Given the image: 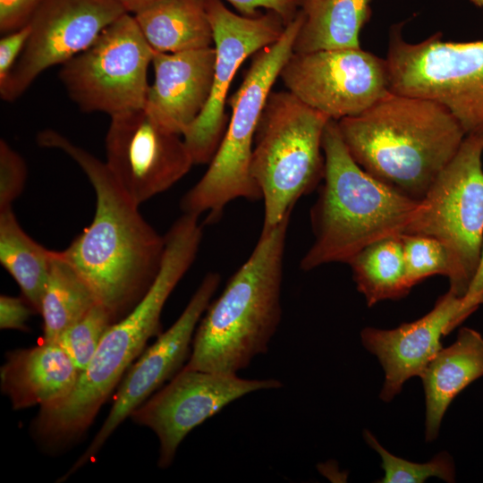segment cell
Segmentation results:
<instances>
[{
    "instance_id": "cell-1",
    "label": "cell",
    "mask_w": 483,
    "mask_h": 483,
    "mask_svg": "<svg viewBox=\"0 0 483 483\" xmlns=\"http://www.w3.org/2000/svg\"><path fill=\"white\" fill-rule=\"evenodd\" d=\"M41 147L62 150L84 172L96 195L91 224L61 250L116 321L128 314L156 279L165 250L160 235L141 216L106 162L47 129Z\"/></svg>"
},
{
    "instance_id": "cell-2",
    "label": "cell",
    "mask_w": 483,
    "mask_h": 483,
    "mask_svg": "<svg viewBox=\"0 0 483 483\" xmlns=\"http://www.w3.org/2000/svg\"><path fill=\"white\" fill-rule=\"evenodd\" d=\"M200 243V235L190 227L174 225L168 230L161 266L148 290L128 314L111 325L71 393L40 407L33 422L40 441L65 444L91 425L147 342L160 335L165 304L194 262Z\"/></svg>"
},
{
    "instance_id": "cell-3",
    "label": "cell",
    "mask_w": 483,
    "mask_h": 483,
    "mask_svg": "<svg viewBox=\"0 0 483 483\" xmlns=\"http://www.w3.org/2000/svg\"><path fill=\"white\" fill-rule=\"evenodd\" d=\"M336 123L347 150L364 171L416 200L466 137L444 106L391 91L362 113Z\"/></svg>"
},
{
    "instance_id": "cell-4",
    "label": "cell",
    "mask_w": 483,
    "mask_h": 483,
    "mask_svg": "<svg viewBox=\"0 0 483 483\" xmlns=\"http://www.w3.org/2000/svg\"><path fill=\"white\" fill-rule=\"evenodd\" d=\"M291 215L262 230L249 258L201 317L186 367L237 374L267 352L279 326L286 233Z\"/></svg>"
},
{
    "instance_id": "cell-5",
    "label": "cell",
    "mask_w": 483,
    "mask_h": 483,
    "mask_svg": "<svg viewBox=\"0 0 483 483\" xmlns=\"http://www.w3.org/2000/svg\"><path fill=\"white\" fill-rule=\"evenodd\" d=\"M322 148L325 173L310 210L314 242L301 260L304 271L348 264L369 244L402 234L419 202L364 171L347 150L336 121L327 122Z\"/></svg>"
},
{
    "instance_id": "cell-6",
    "label": "cell",
    "mask_w": 483,
    "mask_h": 483,
    "mask_svg": "<svg viewBox=\"0 0 483 483\" xmlns=\"http://www.w3.org/2000/svg\"><path fill=\"white\" fill-rule=\"evenodd\" d=\"M302 21L299 10L280 38L256 53L242 83L229 99L232 115L207 172L182 199L183 213L199 216L208 213L206 222L212 224L231 201L262 199L250 174L255 133L272 87L293 53Z\"/></svg>"
},
{
    "instance_id": "cell-7",
    "label": "cell",
    "mask_w": 483,
    "mask_h": 483,
    "mask_svg": "<svg viewBox=\"0 0 483 483\" xmlns=\"http://www.w3.org/2000/svg\"><path fill=\"white\" fill-rule=\"evenodd\" d=\"M330 119L290 91H271L254 138L250 174L264 200L262 230L292 214L323 180V134Z\"/></svg>"
},
{
    "instance_id": "cell-8",
    "label": "cell",
    "mask_w": 483,
    "mask_h": 483,
    "mask_svg": "<svg viewBox=\"0 0 483 483\" xmlns=\"http://www.w3.org/2000/svg\"><path fill=\"white\" fill-rule=\"evenodd\" d=\"M402 23L391 27L386 62L389 91L444 106L466 135L483 137V39L455 42L436 32L407 41Z\"/></svg>"
},
{
    "instance_id": "cell-9",
    "label": "cell",
    "mask_w": 483,
    "mask_h": 483,
    "mask_svg": "<svg viewBox=\"0 0 483 483\" xmlns=\"http://www.w3.org/2000/svg\"><path fill=\"white\" fill-rule=\"evenodd\" d=\"M403 233L430 236L446 247L452 263L449 291L463 297L483 244V137L466 135Z\"/></svg>"
},
{
    "instance_id": "cell-10",
    "label": "cell",
    "mask_w": 483,
    "mask_h": 483,
    "mask_svg": "<svg viewBox=\"0 0 483 483\" xmlns=\"http://www.w3.org/2000/svg\"><path fill=\"white\" fill-rule=\"evenodd\" d=\"M154 54L133 15L125 13L62 64L58 76L80 111L111 116L145 106Z\"/></svg>"
},
{
    "instance_id": "cell-11",
    "label": "cell",
    "mask_w": 483,
    "mask_h": 483,
    "mask_svg": "<svg viewBox=\"0 0 483 483\" xmlns=\"http://www.w3.org/2000/svg\"><path fill=\"white\" fill-rule=\"evenodd\" d=\"M279 77L288 91L334 121L362 113L389 92L386 59L361 47L292 53Z\"/></svg>"
},
{
    "instance_id": "cell-12",
    "label": "cell",
    "mask_w": 483,
    "mask_h": 483,
    "mask_svg": "<svg viewBox=\"0 0 483 483\" xmlns=\"http://www.w3.org/2000/svg\"><path fill=\"white\" fill-rule=\"evenodd\" d=\"M216 51L213 86L199 115L182 134L194 164H209L227 127L225 105L230 84L243 61L276 42L285 29L272 11L244 16L228 9L221 0H207Z\"/></svg>"
},
{
    "instance_id": "cell-13",
    "label": "cell",
    "mask_w": 483,
    "mask_h": 483,
    "mask_svg": "<svg viewBox=\"0 0 483 483\" xmlns=\"http://www.w3.org/2000/svg\"><path fill=\"white\" fill-rule=\"evenodd\" d=\"M281 386L282 383L274 378L247 379L237 374L183 366L130 417L156 434L159 442L158 466L166 468L173 462L182 440L196 427L248 394Z\"/></svg>"
},
{
    "instance_id": "cell-14",
    "label": "cell",
    "mask_w": 483,
    "mask_h": 483,
    "mask_svg": "<svg viewBox=\"0 0 483 483\" xmlns=\"http://www.w3.org/2000/svg\"><path fill=\"white\" fill-rule=\"evenodd\" d=\"M181 136L162 128L144 107L110 116L106 164L137 205L170 189L194 165Z\"/></svg>"
},
{
    "instance_id": "cell-15",
    "label": "cell",
    "mask_w": 483,
    "mask_h": 483,
    "mask_svg": "<svg viewBox=\"0 0 483 483\" xmlns=\"http://www.w3.org/2000/svg\"><path fill=\"white\" fill-rule=\"evenodd\" d=\"M125 13L116 0H41L24 49L0 85L1 97L17 99L39 74L84 51Z\"/></svg>"
},
{
    "instance_id": "cell-16",
    "label": "cell",
    "mask_w": 483,
    "mask_h": 483,
    "mask_svg": "<svg viewBox=\"0 0 483 483\" xmlns=\"http://www.w3.org/2000/svg\"><path fill=\"white\" fill-rule=\"evenodd\" d=\"M220 282L217 273H208L176 321L129 368L103 425L64 479L92 461L116 428L183 368L191 354L197 326Z\"/></svg>"
},
{
    "instance_id": "cell-17",
    "label": "cell",
    "mask_w": 483,
    "mask_h": 483,
    "mask_svg": "<svg viewBox=\"0 0 483 483\" xmlns=\"http://www.w3.org/2000/svg\"><path fill=\"white\" fill-rule=\"evenodd\" d=\"M468 317L462 309V297L448 290L428 313L415 321L390 330L364 328L362 343L377 357L385 371L380 398L390 402L406 380L420 377L442 349L441 338Z\"/></svg>"
},
{
    "instance_id": "cell-18",
    "label": "cell",
    "mask_w": 483,
    "mask_h": 483,
    "mask_svg": "<svg viewBox=\"0 0 483 483\" xmlns=\"http://www.w3.org/2000/svg\"><path fill=\"white\" fill-rule=\"evenodd\" d=\"M214 46L176 53L155 52L154 81L145 110L165 130L183 134L205 107L213 86Z\"/></svg>"
},
{
    "instance_id": "cell-19",
    "label": "cell",
    "mask_w": 483,
    "mask_h": 483,
    "mask_svg": "<svg viewBox=\"0 0 483 483\" xmlns=\"http://www.w3.org/2000/svg\"><path fill=\"white\" fill-rule=\"evenodd\" d=\"M80 372L55 342L7 353L0 370L3 393L15 410L51 404L73 389Z\"/></svg>"
},
{
    "instance_id": "cell-20",
    "label": "cell",
    "mask_w": 483,
    "mask_h": 483,
    "mask_svg": "<svg viewBox=\"0 0 483 483\" xmlns=\"http://www.w3.org/2000/svg\"><path fill=\"white\" fill-rule=\"evenodd\" d=\"M483 377V336L463 327L454 343L442 348L421 374L426 398V440L437 437L443 417L453 400Z\"/></svg>"
},
{
    "instance_id": "cell-21",
    "label": "cell",
    "mask_w": 483,
    "mask_h": 483,
    "mask_svg": "<svg viewBox=\"0 0 483 483\" xmlns=\"http://www.w3.org/2000/svg\"><path fill=\"white\" fill-rule=\"evenodd\" d=\"M132 15L155 52L214 46L207 0H154Z\"/></svg>"
},
{
    "instance_id": "cell-22",
    "label": "cell",
    "mask_w": 483,
    "mask_h": 483,
    "mask_svg": "<svg viewBox=\"0 0 483 483\" xmlns=\"http://www.w3.org/2000/svg\"><path fill=\"white\" fill-rule=\"evenodd\" d=\"M372 0H301L302 24L293 52L360 47V34L371 16Z\"/></svg>"
},
{
    "instance_id": "cell-23",
    "label": "cell",
    "mask_w": 483,
    "mask_h": 483,
    "mask_svg": "<svg viewBox=\"0 0 483 483\" xmlns=\"http://www.w3.org/2000/svg\"><path fill=\"white\" fill-rule=\"evenodd\" d=\"M54 255L55 250L46 249L25 233L12 208L0 210V262L37 312Z\"/></svg>"
},
{
    "instance_id": "cell-24",
    "label": "cell",
    "mask_w": 483,
    "mask_h": 483,
    "mask_svg": "<svg viewBox=\"0 0 483 483\" xmlns=\"http://www.w3.org/2000/svg\"><path fill=\"white\" fill-rule=\"evenodd\" d=\"M97 303L86 281L62 251L55 250L38 312L43 318L44 341L55 342Z\"/></svg>"
},
{
    "instance_id": "cell-25",
    "label": "cell",
    "mask_w": 483,
    "mask_h": 483,
    "mask_svg": "<svg viewBox=\"0 0 483 483\" xmlns=\"http://www.w3.org/2000/svg\"><path fill=\"white\" fill-rule=\"evenodd\" d=\"M400 235L369 244L348 262L357 289L369 307L382 301L401 299L411 289Z\"/></svg>"
},
{
    "instance_id": "cell-26",
    "label": "cell",
    "mask_w": 483,
    "mask_h": 483,
    "mask_svg": "<svg viewBox=\"0 0 483 483\" xmlns=\"http://www.w3.org/2000/svg\"><path fill=\"white\" fill-rule=\"evenodd\" d=\"M364 439L381 457L384 477L380 483H423L430 477H436L446 482H454L453 461L446 452H441L431 461L417 463L397 457L386 450L369 431L364 430Z\"/></svg>"
},
{
    "instance_id": "cell-27",
    "label": "cell",
    "mask_w": 483,
    "mask_h": 483,
    "mask_svg": "<svg viewBox=\"0 0 483 483\" xmlns=\"http://www.w3.org/2000/svg\"><path fill=\"white\" fill-rule=\"evenodd\" d=\"M114 319L111 313L97 303L82 318L67 328L55 341L81 373L94 356L104 335Z\"/></svg>"
},
{
    "instance_id": "cell-28",
    "label": "cell",
    "mask_w": 483,
    "mask_h": 483,
    "mask_svg": "<svg viewBox=\"0 0 483 483\" xmlns=\"http://www.w3.org/2000/svg\"><path fill=\"white\" fill-rule=\"evenodd\" d=\"M407 280L412 287L434 275H452V263L446 247L437 239L402 233L400 235Z\"/></svg>"
},
{
    "instance_id": "cell-29",
    "label": "cell",
    "mask_w": 483,
    "mask_h": 483,
    "mask_svg": "<svg viewBox=\"0 0 483 483\" xmlns=\"http://www.w3.org/2000/svg\"><path fill=\"white\" fill-rule=\"evenodd\" d=\"M27 166L22 157L4 140H0V210L12 208L22 192Z\"/></svg>"
},
{
    "instance_id": "cell-30",
    "label": "cell",
    "mask_w": 483,
    "mask_h": 483,
    "mask_svg": "<svg viewBox=\"0 0 483 483\" xmlns=\"http://www.w3.org/2000/svg\"><path fill=\"white\" fill-rule=\"evenodd\" d=\"M41 0H0V30L7 34L30 22Z\"/></svg>"
},
{
    "instance_id": "cell-31",
    "label": "cell",
    "mask_w": 483,
    "mask_h": 483,
    "mask_svg": "<svg viewBox=\"0 0 483 483\" xmlns=\"http://www.w3.org/2000/svg\"><path fill=\"white\" fill-rule=\"evenodd\" d=\"M30 34V25L4 34L0 39V85L4 84L22 53Z\"/></svg>"
},
{
    "instance_id": "cell-32",
    "label": "cell",
    "mask_w": 483,
    "mask_h": 483,
    "mask_svg": "<svg viewBox=\"0 0 483 483\" xmlns=\"http://www.w3.org/2000/svg\"><path fill=\"white\" fill-rule=\"evenodd\" d=\"M242 15L255 16L259 8L272 11L278 14L287 25L297 15L301 0H226Z\"/></svg>"
},
{
    "instance_id": "cell-33",
    "label": "cell",
    "mask_w": 483,
    "mask_h": 483,
    "mask_svg": "<svg viewBox=\"0 0 483 483\" xmlns=\"http://www.w3.org/2000/svg\"><path fill=\"white\" fill-rule=\"evenodd\" d=\"M26 300L1 295L0 297V327L1 329L27 330L26 323L33 308Z\"/></svg>"
},
{
    "instance_id": "cell-34",
    "label": "cell",
    "mask_w": 483,
    "mask_h": 483,
    "mask_svg": "<svg viewBox=\"0 0 483 483\" xmlns=\"http://www.w3.org/2000/svg\"><path fill=\"white\" fill-rule=\"evenodd\" d=\"M481 304H483V244L477 271L462 297V309L470 316Z\"/></svg>"
},
{
    "instance_id": "cell-35",
    "label": "cell",
    "mask_w": 483,
    "mask_h": 483,
    "mask_svg": "<svg viewBox=\"0 0 483 483\" xmlns=\"http://www.w3.org/2000/svg\"><path fill=\"white\" fill-rule=\"evenodd\" d=\"M116 1L123 6V8L126 10L127 13L131 14H134L154 0H116Z\"/></svg>"
},
{
    "instance_id": "cell-36",
    "label": "cell",
    "mask_w": 483,
    "mask_h": 483,
    "mask_svg": "<svg viewBox=\"0 0 483 483\" xmlns=\"http://www.w3.org/2000/svg\"><path fill=\"white\" fill-rule=\"evenodd\" d=\"M475 6L483 9V0H469Z\"/></svg>"
}]
</instances>
